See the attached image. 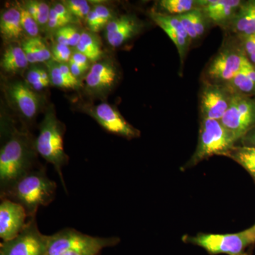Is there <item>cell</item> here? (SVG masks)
<instances>
[{
  "instance_id": "cell-1",
  "label": "cell",
  "mask_w": 255,
  "mask_h": 255,
  "mask_svg": "<svg viewBox=\"0 0 255 255\" xmlns=\"http://www.w3.org/2000/svg\"><path fill=\"white\" fill-rule=\"evenodd\" d=\"M57 184L46 173V167H38L23 176L0 194V199H7L22 206L28 219L36 217L41 206L55 200Z\"/></svg>"
},
{
  "instance_id": "cell-2",
  "label": "cell",
  "mask_w": 255,
  "mask_h": 255,
  "mask_svg": "<svg viewBox=\"0 0 255 255\" xmlns=\"http://www.w3.org/2000/svg\"><path fill=\"white\" fill-rule=\"evenodd\" d=\"M36 152L27 135L13 132L0 150V194L38 167Z\"/></svg>"
},
{
  "instance_id": "cell-3",
  "label": "cell",
  "mask_w": 255,
  "mask_h": 255,
  "mask_svg": "<svg viewBox=\"0 0 255 255\" xmlns=\"http://www.w3.org/2000/svg\"><path fill=\"white\" fill-rule=\"evenodd\" d=\"M238 140L219 120L201 118L199 141L195 152L183 167L191 168L214 155L226 156Z\"/></svg>"
},
{
  "instance_id": "cell-4",
  "label": "cell",
  "mask_w": 255,
  "mask_h": 255,
  "mask_svg": "<svg viewBox=\"0 0 255 255\" xmlns=\"http://www.w3.org/2000/svg\"><path fill=\"white\" fill-rule=\"evenodd\" d=\"M63 127L53 112H48L40 125L39 135L35 141L37 152L53 164L59 176L65 192L68 193L63 175V168L68 162L63 147Z\"/></svg>"
},
{
  "instance_id": "cell-5",
  "label": "cell",
  "mask_w": 255,
  "mask_h": 255,
  "mask_svg": "<svg viewBox=\"0 0 255 255\" xmlns=\"http://www.w3.org/2000/svg\"><path fill=\"white\" fill-rule=\"evenodd\" d=\"M186 243L204 248L210 255H248L246 251L255 245V233L253 228L232 234H206L184 236Z\"/></svg>"
},
{
  "instance_id": "cell-6",
  "label": "cell",
  "mask_w": 255,
  "mask_h": 255,
  "mask_svg": "<svg viewBox=\"0 0 255 255\" xmlns=\"http://www.w3.org/2000/svg\"><path fill=\"white\" fill-rule=\"evenodd\" d=\"M223 44L217 55L210 62L205 72L206 81L224 84L243 70L249 60L245 54L238 36Z\"/></svg>"
},
{
  "instance_id": "cell-7",
  "label": "cell",
  "mask_w": 255,
  "mask_h": 255,
  "mask_svg": "<svg viewBox=\"0 0 255 255\" xmlns=\"http://www.w3.org/2000/svg\"><path fill=\"white\" fill-rule=\"evenodd\" d=\"M119 243L117 237H94L73 228H65L49 236L47 255H58L65 252L88 249L103 250Z\"/></svg>"
},
{
  "instance_id": "cell-8",
  "label": "cell",
  "mask_w": 255,
  "mask_h": 255,
  "mask_svg": "<svg viewBox=\"0 0 255 255\" xmlns=\"http://www.w3.org/2000/svg\"><path fill=\"white\" fill-rule=\"evenodd\" d=\"M48 241L49 236L40 232L36 218H30L16 238L0 243V252L4 255H47Z\"/></svg>"
},
{
  "instance_id": "cell-9",
  "label": "cell",
  "mask_w": 255,
  "mask_h": 255,
  "mask_svg": "<svg viewBox=\"0 0 255 255\" xmlns=\"http://www.w3.org/2000/svg\"><path fill=\"white\" fill-rule=\"evenodd\" d=\"M220 122L238 142L255 127V97L233 95L231 105Z\"/></svg>"
},
{
  "instance_id": "cell-10",
  "label": "cell",
  "mask_w": 255,
  "mask_h": 255,
  "mask_svg": "<svg viewBox=\"0 0 255 255\" xmlns=\"http://www.w3.org/2000/svg\"><path fill=\"white\" fill-rule=\"evenodd\" d=\"M233 97L223 84L205 82L199 98L201 118L221 121L229 108Z\"/></svg>"
},
{
  "instance_id": "cell-11",
  "label": "cell",
  "mask_w": 255,
  "mask_h": 255,
  "mask_svg": "<svg viewBox=\"0 0 255 255\" xmlns=\"http://www.w3.org/2000/svg\"><path fill=\"white\" fill-rule=\"evenodd\" d=\"M28 216L22 206L7 199L0 202V238L2 242L11 241L23 231Z\"/></svg>"
},
{
  "instance_id": "cell-12",
  "label": "cell",
  "mask_w": 255,
  "mask_h": 255,
  "mask_svg": "<svg viewBox=\"0 0 255 255\" xmlns=\"http://www.w3.org/2000/svg\"><path fill=\"white\" fill-rule=\"evenodd\" d=\"M91 115L101 127L111 133L128 139L140 136V132L132 127L118 111L109 104L102 103L97 105L92 110Z\"/></svg>"
},
{
  "instance_id": "cell-13",
  "label": "cell",
  "mask_w": 255,
  "mask_h": 255,
  "mask_svg": "<svg viewBox=\"0 0 255 255\" xmlns=\"http://www.w3.org/2000/svg\"><path fill=\"white\" fill-rule=\"evenodd\" d=\"M243 1L241 0H197L210 22L227 27Z\"/></svg>"
},
{
  "instance_id": "cell-14",
  "label": "cell",
  "mask_w": 255,
  "mask_h": 255,
  "mask_svg": "<svg viewBox=\"0 0 255 255\" xmlns=\"http://www.w3.org/2000/svg\"><path fill=\"white\" fill-rule=\"evenodd\" d=\"M141 25L137 18L123 15L112 19L106 28V37L109 44L119 47L130 40L140 31Z\"/></svg>"
},
{
  "instance_id": "cell-15",
  "label": "cell",
  "mask_w": 255,
  "mask_h": 255,
  "mask_svg": "<svg viewBox=\"0 0 255 255\" xmlns=\"http://www.w3.org/2000/svg\"><path fill=\"white\" fill-rule=\"evenodd\" d=\"M9 93L23 117L28 120L34 118L39 108L38 96L21 82L11 85Z\"/></svg>"
},
{
  "instance_id": "cell-16",
  "label": "cell",
  "mask_w": 255,
  "mask_h": 255,
  "mask_svg": "<svg viewBox=\"0 0 255 255\" xmlns=\"http://www.w3.org/2000/svg\"><path fill=\"white\" fill-rule=\"evenodd\" d=\"M227 27L236 36L255 33V0L243 1Z\"/></svg>"
},
{
  "instance_id": "cell-17",
  "label": "cell",
  "mask_w": 255,
  "mask_h": 255,
  "mask_svg": "<svg viewBox=\"0 0 255 255\" xmlns=\"http://www.w3.org/2000/svg\"><path fill=\"white\" fill-rule=\"evenodd\" d=\"M116 78L115 68L111 64L105 62L95 63L87 74V86L93 92H105L113 86Z\"/></svg>"
},
{
  "instance_id": "cell-18",
  "label": "cell",
  "mask_w": 255,
  "mask_h": 255,
  "mask_svg": "<svg viewBox=\"0 0 255 255\" xmlns=\"http://www.w3.org/2000/svg\"><path fill=\"white\" fill-rule=\"evenodd\" d=\"M23 31L19 9L9 8L1 14L0 31L4 38L11 41L18 39L22 34Z\"/></svg>"
},
{
  "instance_id": "cell-19",
  "label": "cell",
  "mask_w": 255,
  "mask_h": 255,
  "mask_svg": "<svg viewBox=\"0 0 255 255\" xmlns=\"http://www.w3.org/2000/svg\"><path fill=\"white\" fill-rule=\"evenodd\" d=\"M21 48L29 63H43L48 61L52 57L51 52L38 37L28 38L23 42Z\"/></svg>"
},
{
  "instance_id": "cell-20",
  "label": "cell",
  "mask_w": 255,
  "mask_h": 255,
  "mask_svg": "<svg viewBox=\"0 0 255 255\" xmlns=\"http://www.w3.org/2000/svg\"><path fill=\"white\" fill-rule=\"evenodd\" d=\"M226 157L236 161L248 172L255 182V148L236 145L228 152Z\"/></svg>"
},
{
  "instance_id": "cell-21",
  "label": "cell",
  "mask_w": 255,
  "mask_h": 255,
  "mask_svg": "<svg viewBox=\"0 0 255 255\" xmlns=\"http://www.w3.org/2000/svg\"><path fill=\"white\" fill-rule=\"evenodd\" d=\"M26 55L21 47L10 46L5 50L1 65L7 73H16L28 66Z\"/></svg>"
},
{
  "instance_id": "cell-22",
  "label": "cell",
  "mask_w": 255,
  "mask_h": 255,
  "mask_svg": "<svg viewBox=\"0 0 255 255\" xmlns=\"http://www.w3.org/2000/svg\"><path fill=\"white\" fill-rule=\"evenodd\" d=\"M223 85L227 87L233 95L255 97V82L243 70Z\"/></svg>"
},
{
  "instance_id": "cell-23",
  "label": "cell",
  "mask_w": 255,
  "mask_h": 255,
  "mask_svg": "<svg viewBox=\"0 0 255 255\" xmlns=\"http://www.w3.org/2000/svg\"><path fill=\"white\" fill-rule=\"evenodd\" d=\"M77 51L85 55L89 60L96 62L100 60L102 55L100 43L97 37L89 32L81 33V38L76 46Z\"/></svg>"
},
{
  "instance_id": "cell-24",
  "label": "cell",
  "mask_w": 255,
  "mask_h": 255,
  "mask_svg": "<svg viewBox=\"0 0 255 255\" xmlns=\"http://www.w3.org/2000/svg\"><path fill=\"white\" fill-rule=\"evenodd\" d=\"M112 14L107 6L97 5L86 17L87 26L93 32L101 31L112 21Z\"/></svg>"
},
{
  "instance_id": "cell-25",
  "label": "cell",
  "mask_w": 255,
  "mask_h": 255,
  "mask_svg": "<svg viewBox=\"0 0 255 255\" xmlns=\"http://www.w3.org/2000/svg\"><path fill=\"white\" fill-rule=\"evenodd\" d=\"M161 9L167 15L178 16L199 9L196 0H162L159 1Z\"/></svg>"
},
{
  "instance_id": "cell-26",
  "label": "cell",
  "mask_w": 255,
  "mask_h": 255,
  "mask_svg": "<svg viewBox=\"0 0 255 255\" xmlns=\"http://www.w3.org/2000/svg\"><path fill=\"white\" fill-rule=\"evenodd\" d=\"M155 22L167 33V36L169 37V38L172 40L174 44L177 47L179 58H180L181 65L182 66L184 60H185L188 50H189V45L191 44V41L184 38L182 35L178 33L177 31L171 28L170 26L166 24V23L158 21H155Z\"/></svg>"
},
{
  "instance_id": "cell-27",
  "label": "cell",
  "mask_w": 255,
  "mask_h": 255,
  "mask_svg": "<svg viewBox=\"0 0 255 255\" xmlns=\"http://www.w3.org/2000/svg\"><path fill=\"white\" fill-rule=\"evenodd\" d=\"M30 14L36 20L38 26L48 24L50 12V6L44 1H30L26 6Z\"/></svg>"
},
{
  "instance_id": "cell-28",
  "label": "cell",
  "mask_w": 255,
  "mask_h": 255,
  "mask_svg": "<svg viewBox=\"0 0 255 255\" xmlns=\"http://www.w3.org/2000/svg\"><path fill=\"white\" fill-rule=\"evenodd\" d=\"M55 36H56L57 43L68 46L76 47L81 38V33L75 26L68 25L57 30Z\"/></svg>"
},
{
  "instance_id": "cell-29",
  "label": "cell",
  "mask_w": 255,
  "mask_h": 255,
  "mask_svg": "<svg viewBox=\"0 0 255 255\" xmlns=\"http://www.w3.org/2000/svg\"><path fill=\"white\" fill-rule=\"evenodd\" d=\"M191 22L194 25L198 38H201L206 33L208 23L210 22L205 13L201 9H196L188 12Z\"/></svg>"
},
{
  "instance_id": "cell-30",
  "label": "cell",
  "mask_w": 255,
  "mask_h": 255,
  "mask_svg": "<svg viewBox=\"0 0 255 255\" xmlns=\"http://www.w3.org/2000/svg\"><path fill=\"white\" fill-rule=\"evenodd\" d=\"M21 12V26L23 30L31 38H35L38 36L39 33V26L37 23L34 18L30 14L27 9L25 7L18 8Z\"/></svg>"
},
{
  "instance_id": "cell-31",
  "label": "cell",
  "mask_w": 255,
  "mask_h": 255,
  "mask_svg": "<svg viewBox=\"0 0 255 255\" xmlns=\"http://www.w3.org/2000/svg\"><path fill=\"white\" fill-rule=\"evenodd\" d=\"M49 76L50 82L55 86L65 89L76 88L73 84L65 78L56 62L49 64Z\"/></svg>"
},
{
  "instance_id": "cell-32",
  "label": "cell",
  "mask_w": 255,
  "mask_h": 255,
  "mask_svg": "<svg viewBox=\"0 0 255 255\" xmlns=\"http://www.w3.org/2000/svg\"><path fill=\"white\" fill-rule=\"evenodd\" d=\"M72 15L79 18H86L91 11L88 1L85 0H69L64 4Z\"/></svg>"
},
{
  "instance_id": "cell-33",
  "label": "cell",
  "mask_w": 255,
  "mask_h": 255,
  "mask_svg": "<svg viewBox=\"0 0 255 255\" xmlns=\"http://www.w3.org/2000/svg\"><path fill=\"white\" fill-rule=\"evenodd\" d=\"M250 63L255 67V33L249 36H238Z\"/></svg>"
},
{
  "instance_id": "cell-34",
  "label": "cell",
  "mask_w": 255,
  "mask_h": 255,
  "mask_svg": "<svg viewBox=\"0 0 255 255\" xmlns=\"http://www.w3.org/2000/svg\"><path fill=\"white\" fill-rule=\"evenodd\" d=\"M51 55L54 61L58 63H65L70 61L73 55L70 46L58 43L53 47Z\"/></svg>"
},
{
  "instance_id": "cell-35",
  "label": "cell",
  "mask_w": 255,
  "mask_h": 255,
  "mask_svg": "<svg viewBox=\"0 0 255 255\" xmlns=\"http://www.w3.org/2000/svg\"><path fill=\"white\" fill-rule=\"evenodd\" d=\"M70 22V21L69 20L61 17L53 8L50 9L49 20L48 22V27L50 29H59L64 26H68Z\"/></svg>"
},
{
  "instance_id": "cell-36",
  "label": "cell",
  "mask_w": 255,
  "mask_h": 255,
  "mask_svg": "<svg viewBox=\"0 0 255 255\" xmlns=\"http://www.w3.org/2000/svg\"><path fill=\"white\" fill-rule=\"evenodd\" d=\"M177 17L179 18V21L182 23L183 27L187 31L188 36H189L191 41L198 39L199 38H198L197 33H196L195 28L194 27V25L191 22L189 14L186 13V14L178 15Z\"/></svg>"
},
{
  "instance_id": "cell-37",
  "label": "cell",
  "mask_w": 255,
  "mask_h": 255,
  "mask_svg": "<svg viewBox=\"0 0 255 255\" xmlns=\"http://www.w3.org/2000/svg\"><path fill=\"white\" fill-rule=\"evenodd\" d=\"M59 65V68L61 73H63L64 76L67 80H69L75 87H78L80 85V82L78 80V78L74 76L70 70V67L68 64L66 63H58Z\"/></svg>"
},
{
  "instance_id": "cell-38",
  "label": "cell",
  "mask_w": 255,
  "mask_h": 255,
  "mask_svg": "<svg viewBox=\"0 0 255 255\" xmlns=\"http://www.w3.org/2000/svg\"><path fill=\"white\" fill-rule=\"evenodd\" d=\"M237 145L255 148V127L242 137L238 141Z\"/></svg>"
},
{
  "instance_id": "cell-39",
  "label": "cell",
  "mask_w": 255,
  "mask_h": 255,
  "mask_svg": "<svg viewBox=\"0 0 255 255\" xmlns=\"http://www.w3.org/2000/svg\"><path fill=\"white\" fill-rule=\"evenodd\" d=\"M43 69L39 68H33L28 71L27 74V80L31 85L36 83L38 80H41V73Z\"/></svg>"
},
{
  "instance_id": "cell-40",
  "label": "cell",
  "mask_w": 255,
  "mask_h": 255,
  "mask_svg": "<svg viewBox=\"0 0 255 255\" xmlns=\"http://www.w3.org/2000/svg\"><path fill=\"white\" fill-rule=\"evenodd\" d=\"M72 61L74 62L76 64H78L80 66L85 69H88L89 66V59L85 56V55L82 54V53H79L77 51L74 53L72 55L71 59Z\"/></svg>"
},
{
  "instance_id": "cell-41",
  "label": "cell",
  "mask_w": 255,
  "mask_h": 255,
  "mask_svg": "<svg viewBox=\"0 0 255 255\" xmlns=\"http://www.w3.org/2000/svg\"><path fill=\"white\" fill-rule=\"evenodd\" d=\"M102 250L88 249L83 251H72L65 252L58 255H100Z\"/></svg>"
},
{
  "instance_id": "cell-42",
  "label": "cell",
  "mask_w": 255,
  "mask_h": 255,
  "mask_svg": "<svg viewBox=\"0 0 255 255\" xmlns=\"http://www.w3.org/2000/svg\"><path fill=\"white\" fill-rule=\"evenodd\" d=\"M53 9L55 10L57 13L60 15L61 17L68 19L69 21H72V14L67 9L66 6L63 4H57L55 5Z\"/></svg>"
},
{
  "instance_id": "cell-43",
  "label": "cell",
  "mask_w": 255,
  "mask_h": 255,
  "mask_svg": "<svg viewBox=\"0 0 255 255\" xmlns=\"http://www.w3.org/2000/svg\"><path fill=\"white\" fill-rule=\"evenodd\" d=\"M68 65L69 67H70L72 73H73L74 76L76 77V78H78V76L81 75L82 74L85 73L87 70V69L82 68V67L78 65V64L74 63L72 60H70V61L68 62Z\"/></svg>"
},
{
  "instance_id": "cell-44",
  "label": "cell",
  "mask_w": 255,
  "mask_h": 255,
  "mask_svg": "<svg viewBox=\"0 0 255 255\" xmlns=\"http://www.w3.org/2000/svg\"><path fill=\"white\" fill-rule=\"evenodd\" d=\"M50 82V80H38V82H36V83L33 84L32 85V87L36 90H41L42 89L45 88L49 85Z\"/></svg>"
},
{
  "instance_id": "cell-45",
  "label": "cell",
  "mask_w": 255,
  "mask_h": 255,
  "mask_svg": "<svg viewBox=\"0 0 255 255\" xmlns=\"http://www.w3.org/2000/svg\"><path fill=\"white\" fill-rule=\"evenodd\" d=\"M251 228H253V231H254V232L255 233V224L254 225V226H252Z\"/></svg>"
},
{
  "instance_id": "cell-46",
  "label": "cell",
  "mask_w": 255,
  "mask_h": 255,
  "mask_svg": "<svg viewBox=\"0 0 255 255\" xmlns=\"http://www.w3.org/2000/svg\"><path fill=\"white\" fill-rule=\"evenodd\" d=\"M0 255H4L1 252H0Z\"/></svg>"
}]
</instances>
